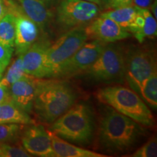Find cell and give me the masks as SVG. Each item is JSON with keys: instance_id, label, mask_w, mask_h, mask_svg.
Wrapping results in <instances>:
<instances>
[{"instance_id": "obj_25", "label": "cell", "mask_w": 157, "mask_h": 157, "mask_svg": "<svg viewBox=\"0 0 157 157\" xmlns=\"http://www.w3.org/2000/svg\"><path fill=\"white\" fill-rule=\"evenodd\" d=\"M157 156L156 137H152L143 146L137 149L134 154L131 155L133 157H156Z\"/></svg>"}, {"instance_id": "obj_34", "label": "cell", "mask_w": 157, "mask_h": 157, "mask_svg": "<svg viewBox=\"0 0 157 157\" xmlns=\"http://www.w3.org/2000/svg\"><path fill=\"white\" fill-rule=\"evenodd\" d=\"M101 1H103V2H107L109 1V0H101Z\"/></svg>"}, {"instance_id": "obj_35", "label": "cell", "mask_w": 157, "mask_h": 157, "mask_svg": "<svg viewBox=\"0 0 157 157\" xmlns=\"http://www.w3.org/2000/svg\"><path fill=\"white\" fill-rule=\"evenodd\" d=\"M2 76V74H0V79H1Z\"/></svg>"}, {"instance_id": "obj_5", "label": "cell", "mask_w": 157, "mask_h": 157, "mask_svg": "<svg viewBox=\"0 0 157 157\" xmlns=\"http://www.w3.org/2000/svg\"><path fill=\"white\" fill-rule=\"evenodd\" d=\"M124 70L122 50L116 45L106 44L97 60L82 74L94 81L109 82L124 78Z\"/></svg>"}, {"instance_id": "obj_8", "label": "cell", "mask_w": 157, "mask_h": 157, "mask_svg": "<svg viewBox=\"0 0 157 157\" xmlns=\"http://www.w3.org/2000/svg\"><path fill=\"white\" fill-rule=\"evenodd\" d=\"M97 4L84 0H60L56 9L57 22L65 29L84 27L98 17Z\"/></svg>"}, {"instance_id": "obj_6", "label": "cell", "mask_w": 157, "mask_h": 157, "mask_svg": "<svg viewBox=\"0 0 157 157\" xmlns=\"http://www.w3.org/2000/svg\"><path fill=\"white\" fill-rule=\"evenodd\" d=\"M87 39L84 27H76L68 29L53 44H50L47 50V57L51 71V78L55 77L60 66L73 56Z\"/></svg>"}, {"instance_id": "obj_29", "label": "cell", "mask_w": 157, "mask_h": 157, "mask_svg": "<svg viewBox=\"0 0 157 157\" xmlns=\"http://www.w3.org/2000/svg\"><path fill=\"white\" fill-rule=\"evenodd\" d=\"M154 0H132V5L140 9H150Z\"/></svg>"}, {"instance_id": "obj_19", "label": "cell", "mask_w": 157, "mask_h": 157, "mask_svg": "<svg viewBox=\"0 0 157 157\" xmlns=\"http://www.w3.org/2000/svg\"><path fill=\"white\" fill-rule=\"evenodd\" d=\"M15 38V15L8 13L0 20V42L7 46L14 48Z\"/></svg>"}, {"instance_id": "obj_1", "label": "cell", "mask_w": 157, "mask_h": 157, "mask_svg": "<svg viewBox=\"0 0 157 157\" xmlns=\"http://www.w3.org/2000/svg\"><path fill=\"white\" fill-rule=\"evenodd\" d=\"M99 121L100 143L108 151H124L143 135L140 124L108 105Z\"/></svg>"}, {"instance_id": "obj_32", "label": "cell", "mask_w": 157, "mask_h": 157, "mask_svg": "<svg viewBox=\"0 0 157 157\" xmlns=\"http://www.w3.org/2000/svg\"><path fill=\"white\" fill-rule=\"evenodd\" d=\"M41 1L42 2H44L48 7H50L53 5H55V4L58 3L60 2V0H41Z\"/></svg>"}, {"instance_id": "obj_17", "label": "cell", "mask_w": 157, "mask_h": 157, "mask_svg": "<svg viewBox=\"0 0 157 157\" xmlns=\"http://www.w3.org/2000/svg\"><path fill=\"white\" fill-rule=\"evenodd\" d=\"M50 137L52 150L56 157H105L99 153L87 150L71 144L64 139L58 137L50 130H48Z\"/></svg>"}, {"instance_id": "obj_26", "label": "cell", "mask_w": 157, "mask_h": 157, "mask_svg": "<svg viewBox=\"0 0 157 157\" xmlns=\"http://www.w3.org/2000/svg\"><path fill=\"white\" fill-rule=\"evenodd\" d=\"M14 48L7 46L0 42V74H2L10 63Z\"/></svg>"}, {"instance_id": "obj_3", "label": "cell", "mask_w": 157, "mask_h": 157, "mask_svg": "<svg viewBox=\"0 0 157 157\" xmlns=\"http://www.w3.org/2000/svg\"><path fill=\"white\" fill-rule=\"evenodd\" d=\"M97 98L140 124L148 127L154 124V117L148 105L132 89L122 86L107 87L98 92Z\"/></svg>"}, {"instance_id": "obj_33", "label": "cell", "mask_w": 157, "mask_h": 157, "mask_svg": "<svg viewBox=\"0 0 157 157\" xmlns=\"http://www.w3.org/2000/svg\"><path fill=\"white\" fill-rule=\"evenodd\" d=\"M84 1H87V2H93V3L97 4L98 5H101V0H84Z\"/></svg>"}, {"instance_id": "obj_13", "label": "cell", "mask_w": 157, "mask_h": 157, "mask_svg": "<svg viewBox=\"0 0 157 157\" xmlns=\"http://www.w3.org/2000/svg\"><path fill=\"white\" fill-rule=\"evenodd\" d=\"M23 148L31 156L55 157L48 132L42 125L29 124L21 136Z\"/></svg>"}, {"instance_id": "obj_10", "label": "cell", "mask_w": 157, "mask_h": 157, "mask_svg": "<svg viewBox=\"0 0 157 157\" xmlns=\"http://www.w3.org/2000/svg\"><path fill=\"white\" fill-rule=\"evenodd\" d=\"M9 11L15 15V38L14 49L17 56L25 53L38 39L40 29L25 16L19 5L9 0Z\"/></svg>"}, {"instance_id": "obj_22", "label": "cell", "mask_w": 157, "mask_h": 157, "mask_svg": "<svg viewBox=\"0 0 157 157\" xmlns=\"http://www.w3.org/2000/svg\"><path fill=\"white\" fill-rule=\"evenodd\" d=\"M24 124H0V144H14L21 138Z\"/></svg>"}, {"instance_id": "obj_28", "label": "cell", "mask_w": 157, "mask_h": 157, "mask_svg": "<svg viewBox=\"0 0 157 157\" xmlns=\"http://www.w3.org/2000/svg\"><path fill=\"white\" fill-rule=\"evenodd\" d=\"M11 100L10 87H7V86L0 83V104L11 101Z\"/></svg>"}, {"instance_id": "obj_11", "label": "cell", "mask_w": 157, "mask_h": 157, "mask_svg": "<svg viewBox=\"0 0 157 157\" xmlns=\"http://www.w3.org/2000/svg\"><path fill=\"white\" fill-rule=\"evenodd\" d=\"M47 81V79L26 74L10 87L12 101L25 112L31 113L33 111L35 98Z\"/></svg>"}, {"instance_id": "obj_21", "label": "cell", "mask_w": 157, "mask_h": 157, "mask_svg": "<svg viewBox=\"0 0 157 157\" xmlns=\"http://www.w3.org/2000/svg\"><path fill=\"white\" fill-rule=\"evenodd\" d=\"M140 12L144 18V23L141 30L134 36L139 42H143L146 38L154 39L156 36L157 23L149 10L140 9Z\"/></svg>"}, {"instance_id": "obj_18", "label": "cell", "mask_w": 157, "mask_h": 157, "mask_svg": "<svg viewBox=\"0 0 157 157\" xmlns=\"http://www.w3.org/2000/svg\"><path fill=\"white\" fill-rule=\"evenodd\" d=\"M4 123L24 125L34 124L29 113L17 106L12 100L0 104V124Z\"/></svg>"}, {"instance_id": "obj_16", "label": "cell", "mask_w": 157, "mask_h": 157, "mask_svg": "<svg viewBox=\"0 0 157 157\" xmlns=\"http://www.w3.org/2000/svg\"><path fill=\"white\" fill-rule=\"evenodd\" d=\"M23 14L44 31L50 26L53 13L41 0H17Z\"/></svg>"}, {"instance_id": "obj_12", "label": "cell", "mask_w": 157, "mask_h": 157, "mask_svg": "<svg viewBox=\"0 0 157 157\" xmlns=\"http://www.w3.org/2000/svg\"><path fill=\"white\" fill-rule=\"evenodd\" d=\"M50 44L48 41H36L21 56L25 74L39 78H51L47 57V50Z\"/></svg>"}, {"instance_id": "obj_9", "label": "cell", "mask_w": 157, "mask_h": 157, "mask_svg": "<svg viewBox=\"0 0 157 157\" xmlns=\"http://www.w3.org/2000/svg\"><path fill=\"white\" fill-rule=\"evenodd\" d=\"M105 45L97 39L85 42L60 66L54 78H68L83 73L97 60Z\"/></svg>"}, {"instance_id": "obj_15", "label": "cell", "mask_w": 157, "mask_h": 157, "mask_svg": "<svg viewBox=\"0 0 157 157\" xmlns=\"http://www.w3.org/2000/svg\"><path fill=\"white\" fill-rule=\"evenodd\" d=\"M100 15L113 20L121 28L134 35L141 30L144 23V18L140 9L133 5L110 9Z\"/></svg>"}, {"instance_id": "obj_7", "label": "cell", "mask_w": 157, "mask_h": 157, "mask_svg": "<svg viewBox=\"0 0 157 157\" xmlns=\"http://www.w3.org/2000/svg\"><path fill=\"white\" fill-rule=\"evenodd\" d=\"M156 71L154 50L144 48L131 50L125 57L124 78L131 89L139 95L143 82Z\"/></svg>"}, {"instance_id": "obj_24", "label": "cell", "mask_w": 157, "mask_h": 157, "mask_svg": "<svg viewBox=\"0 0 157 157\" xmlns=\"http://www.w3.org/2000/svg\"><path fill=\"white\" fill-rule=\"evenodd\" d=\"M31 156L23 146L17 143L0 144V157H29Z\"/></svg>"}, {"instance_id": "obj_4", "label": "cell", "mask_w": 157, "mask_h": 157, "mask_svg": "<svg viewBox=\"0 0 157 157\" xmlns=\"http://www.w3.org/2000/svg\"><path fill=\"white\" fill-rule=\"evenodd\" d=\"M93 129V118L90 108L84 103H78L53 121L50 130L65 140L84 145L91 140Z\"/></svg>"}, {"instance_id": "obj_14", "label": "cell", "mask_w": 157, "mask_h": 157, "mask_svg": "<svg viewBox=\"0 0 157 157\" xmlns=\"http://www.w3.org/2000/svg\"><path fill=\"white\" fill-rule=\"evenodd\" d=\"M88 39H97L105 44L122 40L131 36L113 20L100 15L84 27Z\"/></svg>"}, {"instance_id": "obj_2", "label": "cell", "mask_w": 157, "mask_h": 157, "mask_svg": "<svg viewBox=\"0 0 157 157\" xmlns=\"http://www.w3.org/2000/svg\"><path fill=\"white\" fill-rule=\"evenodd\" d=\"M76 93L68 83L48 80L40 88L33 105V109L43 122L51 124L73 106Z\"/></svg>"}, {"instance_id": "obj_30", "label": "cell", "mask_w": 157, "mask_h": 157, "mask_svg": "<svg viewBox=\"0 0 157 157\" xmlns=\"http://www.w3.org/2000/svg\"><path fill=\"white\" fill-rule=\"evenodd\" d=\"M9 12V0H0V20Z\"/></svg>"}, {"instance_id": "obj_31", "label": "cell", "mask_w": 157, "mask_h": 157, "mask_svg": "<svg viewBox=\"0 0 157 157\" xmlns=\"http://www.w3.org/2000/svg\"><path fill=\"white\" fill-rule=\"evenodd\" d=\"M151 9V14L153 15V16H154L155 18H157V13H156V9H157V2L156 0H155L154 1V2L152 3L151 6L150 7Z\"/></svg>"}, {"instance_id": "obj_20", "label": "cell", "mask_w": 157, "mask_h": 157, "mask_svg": "<svg viewBox=\"0 0 157 157\" xmlns=\"http://www.w3.org/2000/svg\"><path fill=\"white\" fill-rule=\"evenodd\" d=\"M139 95L143 98V101L148 104L152 109L157 107V72L155 71L143 82L141 86Z\"/></svg>"}, {"instance_id": "obj_23", "label": "cell", "mask_w": 157, "mask_h": 157, "mask_svg": "<svg viewBox=\"0 0 157 157\" xmlns=\"http://www.w3.org/2000/svg\"><path fill=\"white\" fill-rule=\"evenodd\" d=\"M26 74L23 68L22 57L18 56L14 61L12 63L5 76L0 79V83L7 86V87H10L12 84Z\"/></svg>"}, {"instance_id": "obj_27", "label": "cell", "mask_w": 157, "mask_h": 157, "mask_svg": "<svg viewBox=\"0 0 157 157\" xmlns=\"http://www.w3.org/2000/svg\"><path fill=\"white\" fill-rule=\"evenodd\" d=\"M106 3L108 8L116 9L132 5V0H109Z\"/></svg>"}]
</instances>
